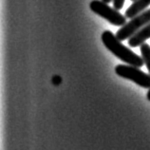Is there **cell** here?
<instances>
[{
    "instance_id": "obj_4",
    "label": "cell",
    "mask_w": 150,
    "mask_h": 150,
    "mask_svg": "<svg viewBox=\"0 0 150 150\" xmlns=\"http://www.w3.org/2000/svg\"><path fill=\"white\" fill-rule=\"evenodd\" d=\"M115 72L118 76L134 82L144 88H150V74L131 65H118L115 68Z\"/></svg>"
},
{
    "instance_id": "obj_2",
    "label": "cell",
    "mask_w": 150,
    "mask_h": 150,
    "mask_svg": "<svg viewBox=\"0 0 150 150\" xmlns=\"http://www.w3.org/2000/svg\"><path fill=\"white\" fill-rule=\"evenodd\" d=\"M89 8L94 13L105 19L114 26L123 27L126 23V17L119 13L115 8L110 7L108 3L103 0H92L89 4Z\"/></svg>"
},
{
    "instance_id": "obj_10",
    "label": "cell",
    "mask_w": 150,
    "mask_h": 150,
    "mask_svg": "<svg viewBox=\"0 0 150 150\" xmlns=\"http://www.w3.org/2000/svg\"><path fill=\"white\" fill-rule=\"evenodd\" d=\"M103 1H104V2H105V3H109V2H111V1H113V0H103Z\"/></svg>"
},
{
    "instance_id": "obj_7",
    "label": "cell",
    "mask_w": 150,
    "mask_h": 150,
    "mask_svg": "<svg viewBox=\"0 0 150 150\" xmlns=\"http://www.w3.org/2000/svg\"><path fill=\"white\" fill-rule=\"evenodd\" d=\"M140 50H141L142 57H143L144 64L146 66L149 74H150V46L148 44L144 43L143 45L140 46Z\"/></svg>"
},
{
    "instance_id": "obj_1",
    "label": "cell",
    "mask_w": 150,
    "mask_h": 150,
    "mask_svg": "<svg viewBox=\"0 0 150 150\" xmlns=\"http://www.w3.org/2000/svg\"><path fill=\"white\" fill-rule=\"evenodd\" d=\"M101 38L105 48L120 60L124 61L128 65L137 67V68H141L144 66V62L143 57L139 56L134 51L129 50L127 47L122 44L121 41L116 37V35H114L111 31L105 30L102 33Z\"/></svg>"
},
{
    "instance_id": "obj_6",
    "label": "cell",
    "mask_w": 150,
    "mask_h": 150,
    "mask_svg": "<svg viewBox=\"0 0 150 150\" xmlns=\"http://www.w3.org/2000/svg\"><path fill=\"white\" fill-rule=\"evenodd\" d=\"M149 5L150 0H135L125 11V17L130 19L133 18L134 16L144 11Z\"/></svg>"
},
{
    "instance_id": "obj_8",
    "label": "cell",
    "mask_w": 150,
    "mask_h": 150,
    "mask_svg": "<svg viewBox=\"0 0 150 150\" xmlns=\"http://www.w3.org/2000/svg\"><path fill=\"white\" fill-rule=\"evenodd\" d=\"M125 1V0H113V7L118 11L123 9Z\"/></svg>"
},
{
    "instance_id": "obj_11",
    "label": "cell",
    "mask_w": 150,
    "mask_h": 150,
    "mask_svg": "<svg viewBox=\"0 0 150 150\" xmlns=\"http://www.w3.org/2000/svg\"><path fill=\"white\" fill-rule=\"evenodd\" d=\"M132 1H135V0H132Z\"/></svg>"
},
{
    "instance_id": "obj_3",
    "label": "cell",
    "mask_w": 150,
    "mask_h": 150,
    "mask_svg": "<svg viewBox=\"0 0 150 150\" xmlns=\"http://www.w3.org/2000/svg\"><path fill=\"white\" fill-rule=\"evenodd\" d=\"M150 23V9L141 13L136 15L133 18L130 19V21L126 22L125 24L117 31L116 37L120 41H124L126 39H129L134 35L138 30H140L142 28Z\"/></svg>"
},
{
    "instance_id": "obj_5",
    "label": "cell",
    "mask_w": 150,
    "mask_h": 150,
    "mask_svg": "<svg viewBox=\"0 0 150 150\" xmlns=\"http://www.w3.org/2000/svg\"><path fill=\"white\" fill-rule=\"evenodd\" d=\"M150 38V23L145 25L144 28H142L140 30L132 35L131 37L128 39V45L132 48H136V47L142 46L144 43Z\"/></svg>"
},
{
    "instance_id": "obj_9",
    "label": "cell",
    "mask_w": 150,
    "mask_h": 150,
    "mask_svg": "<svg viewBox=\"0 0 150 150\" xmlns=\"http://www.w3.org/2000/svg\"><path fill=\"white\" fill-rule=\"evenodd\" d=\"M147 99H148V101H150V88H149V90H148V92H147Z\"/></svg>"
}]
</instances>
